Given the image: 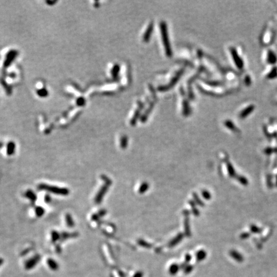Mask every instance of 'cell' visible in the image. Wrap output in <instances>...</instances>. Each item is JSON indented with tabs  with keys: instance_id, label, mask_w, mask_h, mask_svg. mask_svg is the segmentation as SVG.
Wrapping results in <instances>:
<instances>
[{
	"instance_id": "6da1fadb",
	"label": "cell",
	"mask_w": 277,
	"mask_h": 277,
	"mask_svg": "<svg viewBox=\"0 0 277 277\" xmlns=\"http://www.w3.org/2000/svg\"><path fill=\"white\" fill-rule=\"evenodd\" d=\"M38 188L40 190L48 191L50 192L58 194V195L60 196H67L69 193V191L68 189L54 185H49L48 184H40L38 186Z\"/></svg>"
},
{
	"instance_id": "7a4b0ae2",
	"label": "cell",
	"mask_w": 277,
	"mask_h": 277,
	"mask_svg": "<svg viewBox=\"0 0 277 277\" xmlns=\"http://www.w3.org/2000/svg\"><path fill=\"white\" fill-rule=\"evenodd\" d=\"M161 29H162V38L164 40V43L165 44V46H166V50L167 54L168 55H171V49H170V46L169 45V41H168V34H167V30H166V26L165 23L164 24H162L161 25Z\"/></svg>"
},
{
	"instance_id": "3957f363",
	"label": "cell",
	"mask_w": 277,
	"mask_h": 277,
	"mask_svg": "<svg viewBox=\"0 0 277 277\" xmlns=\"http://www.w3.org/2000/svg\"><path fill=\"white\" fill-rule=\"evenodd\" d=\"M25 196L30 200L32 202H35L36 201L37 196L35 195V194L30 190H28L25 192Z\"/></svg>"
},
{
	"instance_id": "277c9868",
	"label": "cell",
	"mask_w": 277,
	"mask_h": 277,
	"mask_svg": "<svg viewBox=\"0 0 277 277\" xmlns=\"http://www.w3.org/2000/svg\"><path fill=\"white\" fill-rule=\"evenodd\" d=\"M66 224L69 227H73L74 225V223L73 221V218L70 214H68L66 215Z\"/></svg>"
},
{
	"instance_id": "5b68a950",
	"label": "cell",
	"mask_w": 277,
	"mask_h": 277,
	"mask_svg": "<svg viewBox=\"0 0 277 277\" xmlns=\"http://www.w3.org/2000/svg\"><path fill=\"white\" fill-rule=\"evenodd\" d=\"M44 213V209L43 207H37L35 208V214L38 217H41Z\"/></svg>"
},
{
	"instance_id": "8992f818",
	"label": "cell",
	"mask_w": 277,
	"mask_h": 277,
	"mask_svg": "<svg viewBox=\"0 0 277 277\" xmlns=\"http://www.w3.org/2000/svg\"><path fill=\"white\" fill-rule=\"evenodd\" d=\"M14 146L13 143H11V144H9L8 146V150H7V154L9 155H12L14 154Z\"/></svg>"
},
{
	"instance_id": "52a82bcc",
	"label": "cell",
	"mask_w": 277,
	"mask_h": 277,
	"mask_svg": "<svg viewBox=\"0 0 277 277\" xmlns=\"http://www.w3.org/2000/svg\"><path fill=\"white\" fill-rule=\"evenodd\" d=\"M51 235H52L51 239H52L53 241H55L58 240L61 237L60 234H58L57 232H53L51 233Z\"/></svg>"
},
{
	"instance_id": "ba28073f",
	"label": "cell",
	"mask_w": 277,
	"mask_h": 277,
	"mask_svg": "<svg viewBox=\"0 0 277 277\" xmlns=\"http://www.w3.org/2000/svg\"><path fill=\"white\" fill-rule=\"evenodd\" d=\"M151 26H150V28L148 29V30H147V33H146V36H145V39H148V38L149 37L148 35H150V33H151Z\"/></svg>"
},
{
	"instance_id": "9c48e42d",
	"label": "cell",
	"mask_w": 277,
	"mask_h": 277,
	"mask_svg": "<svg viewBox=\"0 0 277 277\" xmlns=\"http://www.w3.org/2000/svg\"><path fill=\"white\" fill-rule=\"evenodd\" d=\"M50 200V197L49 196H46V197L45 198V202H49Z\"/></svg>"
},
{
	"instance_id": "30bf717a",
	"label": "cell",
	"mask_w": 277,
	"mask_h": 277,
	"mask_svg": "<svg viewBox=\"0 0 277 277\" xmlns=\"http://www.w3.org/2000/svg\"><path fill=\"white\" fill-rule=\"evenodd\" d=\"M2 262V260H0V264H1Z\"/></svg>"
},
{
	"instance_id": "8fae6325",
	"label": "cell",
	"mask_w": 277,
	"mask_h": 277,
	"mask_svg": "<svg viewBox=\"0 0 277 277\" xmlns=\"http://www.w3.org/2000/svg\"><path fill=\"white\" fill-rule=\"evenodd\" d=\"M1 146H2V144H0V147H1Z\"/></svg>"
}]
</instances>
